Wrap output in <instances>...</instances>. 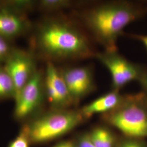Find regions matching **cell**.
<instances>
[{
	"label": "cell",
	"instance_id": "obj_18",
	"mask_svg": "<svg viewBox=\"0 0 147 147\" xmlns=\"http://www.w3.org/2000/svg\"><path fill=\"white\" fill-rule=\"evenodd\" d=\"M76 146V147H95L90 141L88 134L80 137Z\"/></svg>",
	"mask_w": 147,
	"mask_h": 147
},
{
	"label": "cell",
	"instance_id": "obj_3",
	"mask_svg": "<svg viewBox=\"0 0 147 147\" xmlns=\"http://www.w3.org/2000/svg\"><path fill=\"white\" fill-rule=\"evenodd\" d=\"M105 119L126 136L147 137V96L143 92L124 96L116 109L105 114Z\"/></svg>",
	"mask_w": 147,
	"mask_h": 147
},
{
	"label": "cell",
	"instance_id": "obj_11",
	"mask_svg": "<svg viewBox=\"0 0 147 147\" xmlns=\"http://www.w3.org/2000/svg\"><path fill=\"white\" fill-rule=\"evenodd\" d=\"M124 96L118 90H113L100 96L89 104L84 106L80 111L84 118H89L95 114H106L115 110L123 100Z\"/></svg>",
	"mask_w": 147,
	"mask_h": 147
},
{
	"label": "cell",
	"instance_id": "obj_21",
	"mask_svg": "<svg viewBox=\"0 0 147 147\" xmlns=\"http://www.w3.org/2000/svg\"><path fill=\"white\" fill-rule=\"evenodd\" d=\"M121 147H146L140 142H137L136 140L130 141L124 143Z\"/></svg>",
	"mask_w": 147,
	"mask_h": 147
},
{
	"label": "cell",
	"instance_id": "obj_10",
	"mask_svg": "<svg viewBox=\"0 0 147 147\" xmlns=\"http://www.w3.org/2000/svg\"><path fill=\"white\" fill-rule=\"evenodd\" d=\"M30 23L24 14L3 5L0 7V36L9 40L25 33Z\"/></svg>",
	"mask_w": 147,
	"mask_h": 147
},
{
	"label": "cell",
	"instance_id": "obj_8",
	"mask_svg": "<svg viewBox=\"0 0 147 147\" xmlns=\"http://www.w3.org/2000/svg\"><path fill=\"white\" fill-rule=\"evenodd\" d=\"M45 96L54 110H65L74 103L59 69L47 62L44 73Z\"/></svg>",
	"mask_w": 147,
	"mask_h": 147
},
{
	"label": "cell",
	"instance_id": "obj_14",
	"mask_svg": "<svg viewBox=\"0 0 147 147\" xmlns=\"http://www.w3.org/2000/svg\"><path fill=\"white\" fill-rule=\"evenodd\" d=\"M38 3L42 11L53 12L70 8L73 2L69 0H41Z\"/></svg>",
	"mask_w": 147,
	"mask_h": 147
},
{
	"label": "cell",
	"instance_id": "obj_7",
	"mask_svg": "<svg viewBox=\"0 0 147 147\" xmlns=\"http://www.w3.org/2000/svg\"><path fill=\"white\" fill-rule=\"evenodd\" d=\"M4 63L3 67L15 85L16 100L37 70L34 55L30 52L14 48Z\"/></svg>",
	"mask_w": 147,
	"mask_h": 147
},
{
	"label": "cell",
	"instance_id": "obj_6",
	"mask_svg": "<svg viewBox=\"0 0 147 147\" xmlns=\"http://www.w3.org/2000/svg\"><path fill=\"white\" fill-rule=\"evenodd\" d=\"M45 96L44 73L37 69L16 98L14 116L23 119L36 112Z\"/></svg>",
	"mask_w": 147,
	"mask_h": 147
},
{
	"label": "cell",
	"instance_id": "obj_20",
	"mask_svg": "<svg viewBox=\"0 0 147 147\" xmlns=\"http://www.w3.org/2000/svg\"><path fill=\"white\" fill-rule=\"evenodd\" d=\"M131 37L142 42L143 45L146 48L147 50V35L142 34H132Z\"/></svg>",
	"mask_w": 147,
	"mask_h": 147
},
{
	"label": "cell",
	"instance_id": "obj_23",
	"mask_svg": "<svg viewBox=\"0 0 147 147\" xmlns=\"http://www.w3.org/2000/svg\"><path fill=\"white\" fill-rule=\"evenodd\" d=\"M2 4H3V2H2L1 1H0V7L2 5Z\"/></svg>",
	"mask_w": 147,
	"mask_h": 147
},
{
	"label": "cell",
	"instance_id": "obj_13",
	"mask_svg": "<svg viewBox=\"0 0 147 147\" xmlns=\"http://www.w3.org/2000/svg\"><path fill=\"white\" fill-rule=\"evenodd\" d=\"M16 87L9 75L4 67L0 66V99H15Z\"/></svg>",
	"mask_w": 147,
	"mask_h": 147
},
{
	"label": "cell",
	"instance_id": "obj_5",
	"mask_svg": "<svg viewBox=\"0 0 147 147\" xmlns=\"http://www.w3.org/2000/svg\"><path fill=\"white\" fill-rule=\"evenodd\" d=\"M95 57L110 73L113 90H119L133 81H138L146 68L132 63L116 51L95 53Z\"/></svg>",
	"mask_w": 147,
	"mask_h": 147
},
{
	"label": "cell",
	"instance_id": "obj_16",
	"mask_svg": "<svg viewBox=\"0 0 147 147\" xmlns=\"http://www.w3.org/2000/svg\"><path fill=\"white\" fill-rule=\"evenodd\" d=\"M31 142L26 127H22L20 133L11 143L9 147H29Z\"/></svg>",
	"mask_w": 147,
	"mask_h": 147
},
{
	"label": "cell",
	"instance_id": "obj_22",
	"mask_svg": "<svg viewBox=\"0 0 147 147\" xmlns=\"http://www.w3.org/2000/svg\"><path fill=\"white\" fill-rule=\"evenodd\" d=\"M53 147H76V146L70 141H64L59 143Z\"/></svg>",
	"mask_w": 147,
	"mask_h": 147
},
{
	"label": "cell",
	"instance_id": "obj_4",
	"mask_svg": "<svg viewBox=\"0 0 147 147\" xmlns=\"http://www.w3.org/2000/svg\"><path fill=\"white\" fill-rule=\"evenodd\" d=\"M84 118L80 111L53 109L25 126L31 142L41 143L67 134L79 125Z\"/></svg>",
	"mask_w": 147,
	"mask_h": 147
},
{
	"label": "cell",
	"instance_id": "obj_17",
	"mask_svg": "<svg viewBox=\"0 0 147 147\" xmlns=\"http://www.w3.org/2000/svg\"><path fill=\"white\" fill-rule=\"evenodd\" d=\"M14 48L11 46L9 40L0 36V63L5 62Z\"/></svg>",
	"mask_w": 147,
	"mask_h": 147
},
{
	"label": "cell",
	"instance_id": "obj_15",
	"mask_svg": "<svg viewBox=\"0 0 147 147\" xmlns=\"http://www.w3.org/2000/svg\"><path fill=\"white\" fill-rule=\"evenodd\" d=\"M35 3V1L30 0H13L3 2L4 5L21 14L30 9Z\"/></svg>",
	"mask_w": 147,
	"mask_h": 147
},
{
	"label": "cell",
	"instance_id": "obj_19",
	"mask_svg": "<svg viewBox=\"0 0 147 147\" xmlns=\"http://www.w3.org/2000/svg\"><path fill=\"white\" fill-rule=\"evenodd\" d=\"M138 82L142 87L143 92L147 96V69L142 74Z\"/></svg>",
	"mask_w": 147,
	"mask_h": 147
},
{
	"label": "cell",
	"instance_id": "obj_1",
	"mask_svg": "<svg viewBox=\"0 0 147 147\" xmlns=\"http://www.w3.org/2000/svg\"><path fill=\"white\" fill-rule=\"evenodd\" d=\"M34 42L47 62L83 59L95 55L84 32L71 21L61 18L42 21L37 28Z\"/></svg>",
	"mask_w": 147,
	"mask_h": 147
},
{
	"label": "cell",
	"instance_id": "obj_9",
	"mask_svg": "<svg viewBox=\"0 0 147 147\" xmlns=\"http://www.w3.org/2000/svg\"><path fill=\"white\" fill-rule=\"evenodd\" d=\"M60 70L74 103L95 89L93 72L89 67H69Z\"/></svg>",
	"mask_w": 147,
	"mask_h": 147
},
{
	"label": "cell",
	"instance_id": "obj_2",
	"mask_svg": "<svg viewBox=\"0 0 147 147\" xmlns=\"http://www.w3.org/2000/svg\"><path fill=\"white\" fill-rule=\"evenodd\" d=\"M147 7L126 1H110L93 6L86 11L82 19L85 26L105 51H116L117 42L127 26L140 19Z\"/></svg>",
	"mask_w": 147,
	"mask_h": 147
},
{
	"label": "cell",
	"instance_id": "obj_12",
	"mask_svg": "<svg viewBox=\"0 0 147 147\" xmlns=\"http://www.w3.org/2000/svg\"><path fill=\"white\" fill-rule=\"evenodd\" d=\"M90 141L95 147H113L115 138L112 133L105 127H97L88 134Z\"/></svg>",
	"mask_w": 147,
	"mask_h": 147
}]
</instances>
